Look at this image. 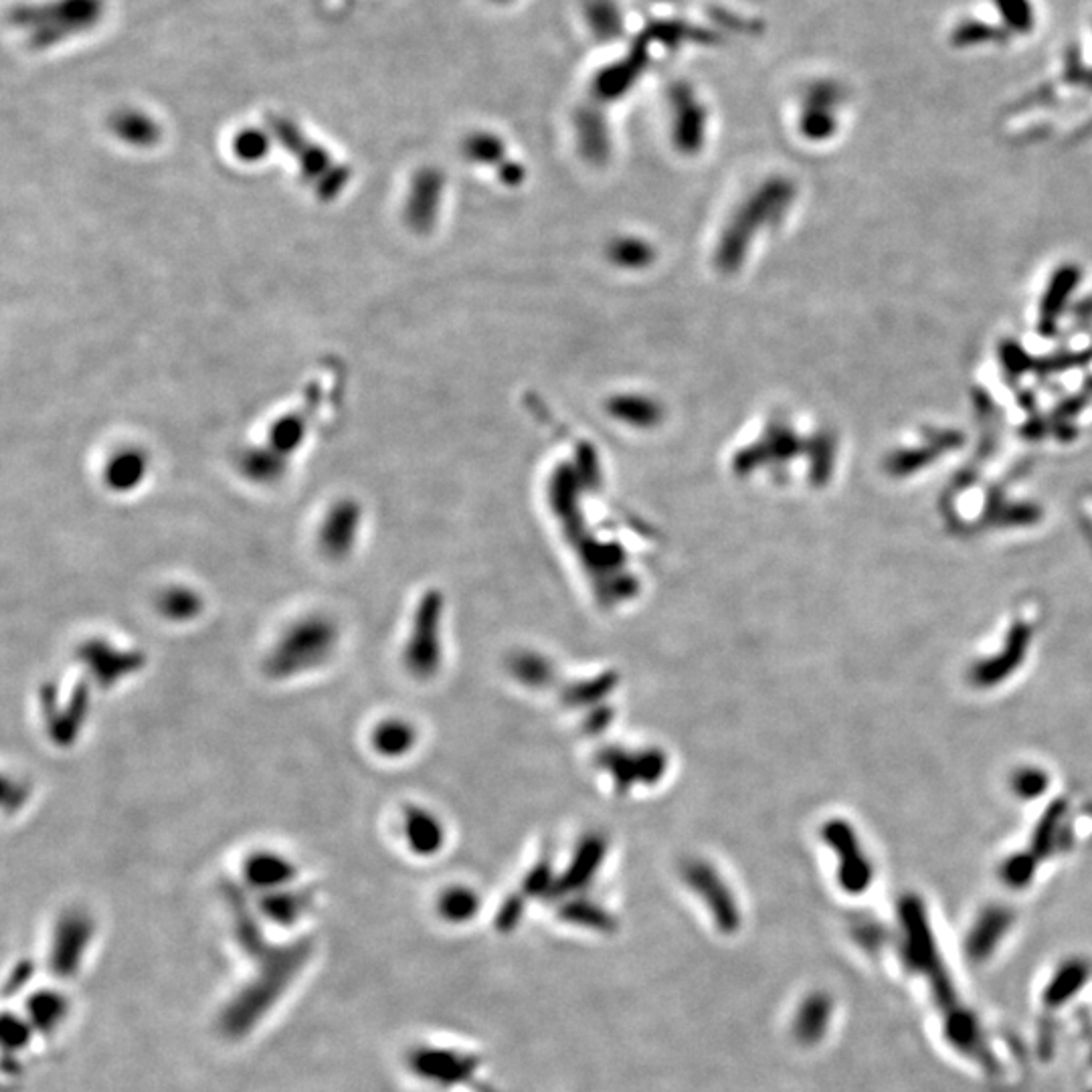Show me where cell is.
<instances>
[{
	"label": "cell",
	"instance_id": "obj_23",
	"mask_svg": "<svg viewBox=\"0 0 1092 1092\" xmlns=\"http://www.w3.org/2000/svg\"><path fill=\"white\" fill-rule=\"evenodd\" d=\"M270 146H272V140L268 134L260 132V130H244L236 136V142H233V148H236V154L238 159L246 161V163H258V161H264L268 152H270Z\"/></svg>",
	"mask_w": 1092,
	"mask_h": 1092
},
{
	"label": "cell",
	"instance_id": "obj_16",
	"mask_svg": "<svg viewBox=\"0 0 1092 1092\" xmlns=\"http://www.w3.org/2000/svg\"><path fill=\"white\" fill-rule=\"evenodd\" d=\"M407 845L417 855H433L443 843V827L435 816L421 808H409L403 819Z\"/></svg>",
	"mask_w": 1092,
	"mask_h": 1092
},
{
	"label": "cell",
	"instance_id": "obj_14",
	"mask_svg": "<svg viewBox=\"0 0 1092 1092\" xmlns=\"http://www.w3.org/2000/svg\"><path fill=\"white\" fill-rule=\"evenodd\" d=\"M415 743L417 731L405 719H384L370 733V747L378 757L388 761L407 757Z\"/></svg>",
	"mask_w": 1092,
	"mask_h": 1092
},
{
	"label": "cell",
	"instance_id": "obj_17",
	"mask_svg": "<svg viewBox=\"0 0 1092 1092\" xmlns=\"http://www.w3.org/2000/svg\"><path fill=\"white\" fill-rule=\"evenodd\" d=\"M146 472H148V461L140 451L136 449L122 451L116 457H112L106 467V484L112 492H118V494L132 492L144 482Z\"/></svg>",
	"mask_w": 1092,
	"mask_h": 1092
},
{
	"label": "cell",
	"instance_id": "obj_13",
	"mask_svg": "<svg viewBox=\"0 0 1092 1092\" xmlns=\"http://www.w3.org/2000/svg\"><path fill=\"white\" fill-rule=\"evenodd\" d=\"M71 1011V1001L67 993H63L57 987H39L33 989L23 1005L25 1018L31 1022L35 1032L39 1036H53L57 1034Z\"/></svg>",
	"mask_w": 1092,
	"mask_h": 1092
},
{
	"label": "cell",
	"instance_id": "obj_3",
	"mask_svg": "<svg viewBox=\"0 0 1092 1092\" xmlns=\"http://www.w3.org/2000/svg\"><path fill=\"white\" fill-rule=\"evenodd\" d=\"M102 0H43L15 11V27L31 49H51L100 23Z\"/></svg>",
	"mask_w": 1092,
	"mask_h": 1092
},
{
	"label": "cell",
	"instance_id": "obj_1",
	"mask_svg": "<svg viewBox=\"0 0 1092 1092\" xmlns=\"http://www.w3.org/2000/svg\"><path fill=\"white\" fill-rule=\"evenodd\" d=\"M225 902L233 910V928L238 941L252 957H256L258 971L248 985H244L221 1011V1030L227 1036H248L270 1009L283 997L297 973L303 969L311 945L309 941H297L285 947H273L268 943L260 914H256L240 890L233 884H225Z\"/></svg>",
	"mask_w": 1092,
	"mask_h": 1092
},
{
	"label": "cell",
	"instance_id": "obj_7",
	"mask_svg": "<svg viewBox=\"0 0 1092 1092\" xmlns=\"http://www.w3.org/2000/svg\"><path fill=\"white\" fill-rule=\"evenodd\" d=\"M75 660L88 680L100 690H112L124 680L136 676L148 664L144 652L136 648H120L104 638H90L75 648Z\"/></svg>",
	"mask_w": 1092,
	"mask_h": 1092
},
{
	"label": "cell",
	"instance_id": "obj_20",
	"mask_svg": "<svg viewBox=\"0 0 1092 1092\" xmlns=\"http://www.w3.org/2000/svg\"><path fill=\"white\" fill-rule=\"evenodd\" d=\"M35 1034L37 1032L31 1026V1022L25 1018V1013H15V1011L3 1013L0 1038H3V1050L7 1056H19L21 1052H25L31 1046Z\"/></svg>",
	"mask_w": 1092,
	"mask_h": 1092
},
{
	"label": "cell",
	"instance_id": "obj_25",
	"mask_svg": "<svg viewBox=\"0 0 1092 1092\" xmlns=\"http://www.w3.org/2000/svg\"><path fill=\"white\" fill-rule=\"evenodd\" d=\"M1082 981V969L1080 965H1070L1064 973L1058 975V979L1054 981V985L1048 987L1046 991V999L1050 1003H1060L1066 999V985L1070 987V991H1074Z\"/></svg>",
	"mask_w": 1092,
	"mask_h": 1092
},
{
	"label": "cell",
	"instance_id": "obj_21",
	"mask_svg": "<svg viewBox=\"0 0 1092 1092\" xmlns=\"http://www.w3.org/2000/svg\"><path fill=\"white\" fill-rule=\"evenodd\" d=\"M829 1018V1003L823 997L808 999L798 1016V1034L802 1040H818L823 1034V1026Z\"/></svg>",
	"mask_w": 1092,
	"mask_h": 1092
},
{
	"label": "cell",
	"instance_id": "obj_10",
	"mask_svg": "<svg viewBox=\"0 0 1092 1092\" xmlns=\"http://www.w3.org/2000/svg\"><path fill=\"white\" fill-rule=\"evenodd\" d=\"M299 868L291 860V857L273 851V849H258L246 857L244 864V880L246 886L262 894L297 884Z\"/></svg>",
	"mask_w": 1092,
	"mask_h": 1092
},
{
	"label": "cell",
	"instance_id": "obj_5",
	"mask_svg": "<svg viewBox=\"0 0 1092 1092\" xmlns=\"http://www.w3.org/2000/svg\"><path fill=\"white\" fill-rule=\"evenodd\" d=\"M39 707L47 739L59 749L75 747L92 717L90 680L77 682L65 696L57 682H45L39 690Z\"/></svg>",
	"mask_w": 1092,
	"mask_h": 1092
},
{
	"label": "cell",
	"instance_id": "obj_19",
	"mask_svg": "<svg viewBox=\"0 0 1092 1092\" xmlns=\"http://www.w3.org/2000/svg\"><path fill=\"white\" fill-rule=\"evenodd\" d=\"M1005 926H1007V914L1003 910L985 912V916L973 928L967 943L971 955H975L977 959L989 955L995 949V943L1001 937V930H1005Z\"/></svg>",
	"mask_w": 1092,
	"mask_h": 1092
},
{
	"label": "cell",
	"instance_id": "obj_22",
	"mask_svg": "<svg viewBox=\"0 0 1092 1092\" xmlns=\"http://www.w3.org/2000/svg\"><path fill=\"white\" fill-rule=\"evenodd\" d=\"M476 906H478V900L474 892L467 888L445 890L437 904L441 918H445L447 922H463L467 918H472L476 912Z\"/></svg>",
	"mask_w": 1092,
	"mask_h": 1092
},
{
	"label": "cell",
	"instance_id": "obj_12",
	"mask_svg": "<svg viewBox=\"0 0 1092 1092\" xmlns=\"http://www.w3.org/2000/svg\"><path fill=\"white\" fill-rule=\"evenodd\" d=\"M411 1070L425 1080L457 1084L474 1070V1060L443 1048H417L409 1056Z\"/></svg>",
	"mask_w": 1092,
	"mask_h": 1092
},
{
	"label": "cell",
	"instance_id": "obj_8",
	"mask_svg": "<svg viewBox=\"0 0 1092 1092\" xmlns=\"http://www.w3.org/2000/svg\"><path fill=\"white\" fill-rule=\"evenodd\" d=\"M439 623H441V599L429 593L417 607L413 632L409 636L403 660L407 670L417 678H429L435 674L441 658L439 648Z\"/></svg>",
	"mask_w": 1092,
	"mask_h": 1092
},
{
	"label": "cell",
	"instance_id": "obj_26",
	"mask_svg": "<svg viewBox=\"0 0 1092 1092\" xmlns=\"http://www.w3.org/2000/svg\"><path fill=\"white\" fill-rule=\"evenodd\" d=\"M33 975H35V963H31V961H27V959L15 963L13 971H11L9 977H7L5 993H7V995H11V993H15V991L19 993L21 989L27 987V983L33 979Z\"/></svg>",
	"mask_w": 1092,
	"mask_h": 1092
},
{
	"label": "cell",
	"instance_id": "obj_11",
	"mask_svg": "<svg viewBox=\"0 0 1092 1092\" xmlns=\"http://www.w3.org/2000/svg\"><path fill=\"white\" fill-rule=\"evenodd\" d=\"M314 904H316L314 886L291 884V886L262 894L258 900V912L270 924H275L279 928H293L309 914Z\"/></svg>",
	"mask_w": 1092,
	"mask_h": 1092
},
{
	"label": "cell",
	"instance_id": "obj_9",
	"mask_svg": "<svg viewBox=\"0 0 1092 1092\" xmlns=\"http://www.w3.org/2000/svg\"><path fill=\"white\" fill-rule=\"evenodd\" d=\"M360 526H362V508L358 502L354 500H340L336 502L320 530H318V546H320V553L330 559V561H346L354 549H356V542H358V534H360Z\"/></svg>",
	"mask_w": 1092,
	"mask_h": 1092
},
{
	"label": "cell",
	"instance_id": "obj_24",
	"mask_svg": "<svg viewBox=\"0 0 1092 1092\" xmlns=\"http://www.w3.org/2000/svg\"><path fill=\"white\" fill-rule=\"evenodd\" d=\"M31 796V788L29 784L25 782H15V779L11 777H5V786H3V806H5V812L7 814H13V812H19L27 800Z\"/></svg>",
	"mask_w": 1092,
	"mask_h": 1092
},
{
	"label": "cell",
	"instance_id": "obj_6",
	"mask_svg": "<svg viewBox=\"0 0 1092 1092\" xmlns=\"http://www.w3.org/2000/svg\"><path fill=\"white\" fill-rule=\"evenodd\" d=\"M96 939V920L84 908H67L57 922L47 949V967L53 977L69 981L80 975Z\"/></svg>",
	"mask_w": 1092,
	"mask_h": 1092
},
{
	"label": "cell",
	"instance_id": "obj_27",
	"mask_svg": "<svg viewBox=\"0 0 1092 1092\" xmlns=\"http://www.w3.org/2000/svg\"><path fill=\"white\" fill-rule=\"evenodd\" d=\"M1013 786H1016V792L1020 796H1026V798H1032V796H1038L1044 792L1046 788V779L1040 771H1024L1016 777V782H1013Z\"/></svg>",
	"mask_w": 1092,
	"mask_h": 1092
},
{
	"label": "cell",
	"instance_id": "obj_4",
	"mask_svg": "<svg viewBox=\"0 0 1092 1092\" xmlns=\"http://www.w3.org/2000/svg\"><path fill=\"white\" fill-rule=\"evenodd\" d=\"M268 126L281 146L293 156L305 183L316 189L322 199L330 201L342 193L350 173L332 159L328 150L311 142L293 120L283 116H268Z\"/></svg>",
	"mask_w": 1092,
	"mask_h": 1092
},
{
	"label": "cell",
	"instance_id": "obj_2",
	"mask_svg": "<svg viewBox=\"0 0 1092 1092\" xmlns=\"http://www.w3.org/2000/svg\"><path fill=\"white\" fill-rule=\"evenodd\" d=\"M340 646L336 619L309 613L295 619L268 652L264 670L272 680H293L324 668Z\"/></svg>",
	"mask_w": 1092,
	"mask_h": 1092
},
{
	"label": "cell",
	"instance_id": "obj_15",
	"mask_svg": "<svg viewBox=\"0 0 1092 1092\" xmlns=\"http://www.w3.org/2000/svg\"><path fill=\"white\" fill-rule=\"evenodd\" d=\"M159 615L171 623H191L205 611V597L189 585H169L154 601Z\"/></svg>",
	"mask_w": 1092,
	"mask_h": 1092
},
{
	"label": "cell",
	"instance_id": "obj_18",
	"mask_svg": "<svg viewBox=\"0 0 1092 1092\" xmlns=\"http://www.w3.org/2000/svg\"><path fill=\"white\" fill-rule=\"evenodd\" d=\"M112 130L120 140H124L130 146H152L161 136V128L152 118L144 116L142 112L124 110L114 116Z\"/></svg>",
	"mask_w": 1092,
	"mask_h": 1092
}]
</instances>
